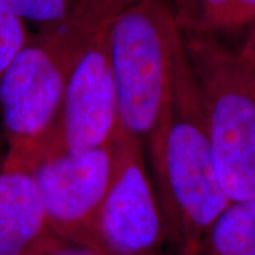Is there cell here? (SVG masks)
<instances>
[{"mask_svg":"<svg viewBox=\"0 0 255 255\" xmlns=\"http://www.w3.org/2000/svg\"><path fill=\"white\" fill-rule=\"evenodd\" d=\"M140 139L118 127L112 139V177L100 216L104 255H163L167 243Z\"/></svg>","mask_w":255,"mask_h":255,"instance_id":"5","label":"cell"},{"mask_svg":"<svg viewBox=\"0 0 255 255\" xmlns=\"http://www.w3.org/2000/svg\"><path fill=\"white\" fill-rule=\"evenodd\" d=\"M112 143L41 159L36 182L57 237L104 255L100 216L112 177Z\"/></svg>","mask_w":255,"mask_h":255,"instance_id":"6","label":"cell"},{"mask_svg":"<svg viewBox=\"0 0 255 255\" xmlns=\"http://www.w3.org/2000/svg\"><path fill=\"white\" fill-rule=\"evenodd\" d=\"M111 24L92 41L67 82L58 115L41 146L40 160L112 143L119 122L111 65Z\"/></svg>","mask_w":255,"mask_h":255,"instance_id":"7","label":"cell"},{"mask_svg":"<svg viewBox=\"0 0 255 255\" xmlns=\"http://www.w3.org/2000/svg\"><path fill=\"white\" fill-rule=\"evenodd\" d=\"M0 167H1V160H0Z\"/></svg>","mask_w":255,"mask_h":255,"instance_id":"15","label":"cell"},{"mask_svg":"<svg viewBox=\"0 0 255 255\" xmlns=\"http://www.w3.org/2000/svg\"><path fill=\"white\" fill-rule=\"evenodd\" d=\"M132 1L80 0L65 17L30 33L0 78V115L7 149L40 157L77 64Z\"/></svg>","mask_w":255,"mask_h":255,"instance_id":"2","label":"cell"},{"mask_svg":"<svg viewBox=\"0 0 255 255\" xmlns=\"http://www.w3.org/2000/svg\"><path fill=\"white\" fill-rule=\"evenodd\" d=\"M180 28L166 0H133L110 27L119 128L150 152L167 117Z\"/></svg>","mask_w":255,"mask_h":255,"instance_id":"3","label":"cell"},{"mask_svg":"<svg viewBox=\"0 0 255 255\" xmlns=\"http://www.w3.org/2000/svg\"><path fill=\"white\" fill-rule=\"evenodd\" d=\"M238 53L255 70V24L248 30L244 44L238 50Z\"/></svg>","mask_w":255,"mask_h":255,"instance_id":"14","label":"cell"},{"mask_svg":"<svg viewBox=\"0 0 255 255\" xmlns=\"http://www.w3.org/2000/svg\"><path fill=\"white\" fill-rule=\"evenodd\" d=\"M80 0H0V6L9 10L24 23L38 26L51 24L65 17Z\"/></svg>","mask_w":255,"mask_h":255,"instance_id":"11","label":"cell"},{"mask_svg":"<svg viewBox=\"0 0 255 255\" xmlns=\"http://www.w3.org/2000/svg\"><path fill=\"white\" fill-rule=\"evenodd\" d=\"M221 186L255 200V70L220 38L183 34Z\"/></svg>","mask_w":255,"mask_h":255,"instance_id":"4","label":"cell"},{"mask_svg":"<svg viewBox=\"0 0 255 255\" xmlns=\"http://www.w3.org/2000/svg\"><path fill=\"white\" fill-rule=\"evenodd\" d=\"M149 155L167 243L176 255H193L231 200L216 169L184 38L174 53L167 117Z\"/></svg>","mask_w":255,"mask_h":255,"instance_id":"1","label":"cell"},{"mask_svg":"<svg viewBox=\"0 0 255 255\" xmlns=\"http://www.w3.org/2000/svg\"><path fill=\"white\" fill-rule=\"evenodd\" d=\"M182 34L220 38L255 24V0H166Z\"/></svg>","mask_w":255,"mask_h":255,"instance_id":"9","label":"cell"},{"mask_svg":"<svg viewBox=\"0 0 255 255\" xmlns=\"http://www.w3.org/2000/svg\"><path fill=\"white\" fill-rule=\"evenodd\" d=\"M33 255H98L91 250L82 248V247L71 244L68 241H64L63 238L54 237L48 241L46 246L41 247Z\"/></svg>","mask_w":255,"mask_h":255,"instance_id":"13","label":"cell"},{"mask_svg":"<svg viewBox=\"0 0 255 255\" xmlns=\"http://www.w3.org/2000/svg\"><path fill=\"white\" fill-rule=\"evenodd\" d=\"M28 36L26 23L0 6V78L26 44Z\"/></svg>","mask_w":255,"mask_h":255,"instance_id":"12","label":"cell"},{"mask_svg":"<svg viewBox=\"0 0 255 255\" xmlns=\"http://www.w3.org/2000/svg\"><path fill=\"white\" fill-rule=\"evenodd\" d=\"M38 157L10 150L0 167V255H33L57 237L36 182Z\"/></svg>","mask_w":255,"mask_h":255,"instance_id":"8","label":"cell"},{"mask_svg":"<svg viewBox=\"0 0 255 255\" xmlns=\"http://www.w3.org/2000/svg\"><path fill=\"white\" fill-rule=\"evenodd\" d=\"M193 255H255V200L231 203Z\"/></svg>","mask_w":255,"mask_h":255,"instance_id":"10","label":"cell"}]
</instances>
